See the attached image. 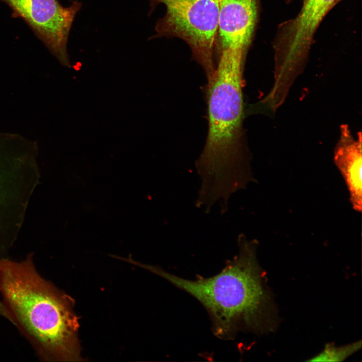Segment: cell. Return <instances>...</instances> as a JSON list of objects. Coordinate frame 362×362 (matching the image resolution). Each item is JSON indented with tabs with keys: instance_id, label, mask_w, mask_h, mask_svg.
Returning a JSON list of instances; mask_svg holds the SVG:
<instances>
[{
	"instance_id": "6da1fadb",
	"label": "cell",
	"mask_w": 362,
	"mask_h": 362,
	"mask_svg": "<svg viewBox=\"0 0 362 362\" xmlns=\"http://www.w3.org/2000/svg\"><path fill=\"white\" fill-rule=\"evenodd\" d=\"M243 65L219 60L208 82V131L195 162L201 182L197 198L207 206H227L233 194L254 181L243 141Z\"/></svg>"
},
{
	"instance_id": "7a4b0ae2",
	"label": "cell",
	"mask_w": 362,
	"mask_h": 362,
	"mask_svg": "<svg viewBox=\"0 0 362 362\" xmlns=\"http://www.w3.org/2000/svg\"><path fill=\"white\" fill-rule=\"evenodd\" d=\"M237 244L238 254L208 277L188 279L158 266L143 265L200 302L209 316L213 334L224 340H234L241 332H266L271 323L270 299L257 258L258 241L241 233Z\"/></svg>"
},
{
	"instance_id": "3957f363",
	"label": "cell",
	"mask_w": 362,
	"mask_h": 362,
	"mask_svg": "<svg viewBox=\"0 0 362 362\" xmlns=\"http://www.w3.org/2000/svg\"><path fill=\"white\" fill-rule=\"evenodd\" d=\"M0 294L6 317L19 326L45 360L82 361L74 301L45 280L32 257L0 261Z\"/></svg>"
},
{
	"instance_id": "277c9868",
	"label": "cell",
	"mask_w": 362,
	"mask_h": 362,
	"mask_svg": "<svg viewBox=\"0 0 362 362\" xmlns=\"http://www.w3.org/2000/svg\"><path fill=\"white\" fill-rule=\"evenodd\" d=\"M163 4L165 16L156 31L160 36L178 37L189 46L193 55L204 69L207 81L213 76L214 43L217 35L219 0H151Z\"/></svg>"
},
{
	"instance_id": "5b68a950",
	"label": "cell",
	"mask_w": 362,
	"mask_h": 362,
	"mask_svg": "<svg viewBox=\"0 0 362 362\" xmlns=\"http://www.w3.org/2000/svg\"><path fill=\"white\" fill-rule=\"evenodd\" d=\"M23 18L62 65L71 67L67 51L69 32L81 7H63L58 0H0Z\"/></svg>"
},
{
	"instance_id": "8992f818",
	"label": "cell",
	"mask_w": 362,
	"mask_h": 362,
	"mask_svg": "<svg viewBox=\"0 0 362 362\" xmlns=\"http://www.w3.org/2000/svg\"><path fill=\"white\" fill-rule=\"evenodd\" d=\"M336 0H304L298 15L286 25L276 46L278 69L289 74L305 57L315 33Z\"/></svg>"
},
{
	"instance_id": "52a82bcc",
	"label": "cell",
	"mask_w": 362,
	"mask_h": 362,
	"mask_svg": "<svg viewBox=\"0 0 362 362\" xmlns=\"http://www.w3.org/2000/svg\"><path fill=\"white\" fill-rule=\"evenodd\" d=\"M354 137L346 125L341 129L334 150V162L343 176L353 209L361 212L362 205V159L361 135Z\"/></svg>"
},
{
	"instance_id": "ba28073f",
	"label": "cell",
	"mask_w": 362,
	"mask_h": 362,
	"mask_svg": "<svg viewBox=\"0 0 362 362\" xmlns=\"http://www.w3.org/2000/svg\"><path fill=\"white\" fill-rule=\"evenodd\" d=\"M361 345L360 341L343 346L336 347L330 344L310 361H341L358 350Z\"/></svg>"
}]
</instances>
